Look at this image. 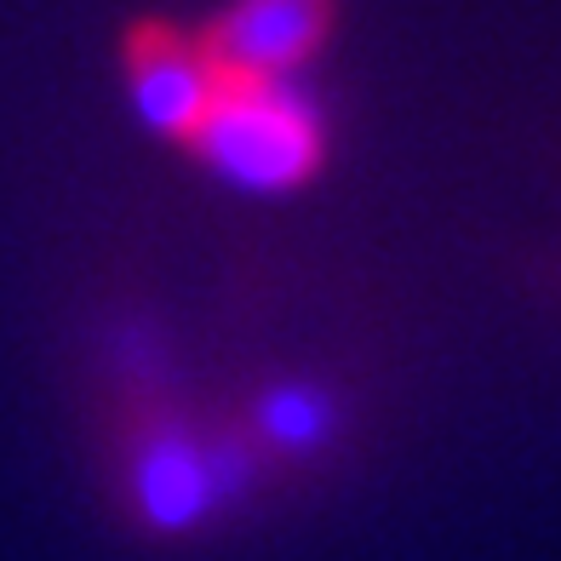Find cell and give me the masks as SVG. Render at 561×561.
Segmentation results:
<instances>
[{"mask_svg":"<svg viewBox=\"0 0 561 561\" xmlns=\"http://www.w3.org/2000/svg\"><path fill=\"white\" fill-rule=\"evenodd\" d=\"M126 87L138 115L236 190L287 195L316 178L327 133L293 75L229 64L201 30L144 23L126 35Z\"/></svg>","mask_w":561,"mask_h":561,"instance_id":"1","label":"cell"},{"mask_svg":"<svg viewBox=\"0 0 561 561\" xmlns=\"http://www.w3.org/2000/svg\"><path fill=\"white\" fill-rule=\"evenodd\" d=\"M207 35L229 64L264 69V75H304L333 35V0H229L207 23Z\"/></svg>","mask_w":561,"mask_h":561,"instance_id":"2","label":"cell"}]
</instances>
